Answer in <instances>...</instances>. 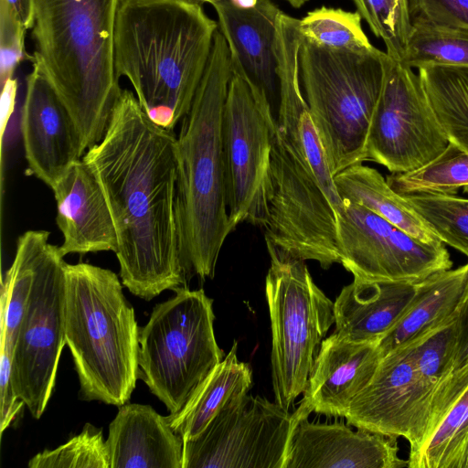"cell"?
Returning a JSON list of instances; mask_svg holds the SVG:
<instances>
[{"label": "cell", "instance_id": "20", "mask_svg": "<svg viewBox=\"0 0 468 468\" xmlns=\"http://www.w3.org/2000/svg\"><path fill=\"white\" fill-rule=\"evenodd\" d=\"M212 6L230 55L265 92L272 109L278 107L276 22L281 9L271 0H258L249 7L221 0Z\"/></svg>", "mask_w": 468, "mask_h": 468}, {"label": "cell", "instance_id": "40", "mask_svg": "<svg viewBox=\"0 0 468 468\" xmlns=\"http://www.w3.org/2000/svg\"><path fill=\"white\" fill-rule=\"evenodd\" d=\"M287 1L292 7L300 8L308 0H285Z\"/></svg>", "mask_w": 468, "mask_h": 468}, {"label": "cell", "instance_id": "26", "mask_svg": "<svg viewBox=\"0 0 468 468\" xmlns=\"http://www.w3.org/2000/svg\"><path fill=\"white\" fill-rule=\"evenodd\" d=\"M418 74L450 142L468 152V66L431 65Z\"/></svg>", "mask_w": 468, "mask_h": 468}, {"label": "cell", "instance_id": "35", "mask_svg": "<svg viewBox=\"0 0 468 468\" xmlns=\"http://www.w3.org/2000/svg\"><path fill=\"white\" fill-rule=\"evenodd\" d=\"M412 24L468 29V0H410Z\"/></svg>", "mask_w": 468, "mask_h": 468}, {"label": "cell", "instance_id": "25", "mask_svg": "<svg viewBox=\"0 0 468 468\" xmlns=\"http://www.w3.org/2000/svg\"><path fill=\"white\" fill-rule=\"evenodd\" d=\"M238 343L199 385L183 409L169 414L166 420L183 441L200 434L216 414L232 398L248 393L252 372L247 363L238 358Z\"/></svg>", "mask_w": 468, "mask_h": 468}, {"label": "cell", "instance_id": "9", "mask_svg": "<svg viewBox=\"0 0 468 468\" xmlns=\"http://www.w3.org/2000/svg\"><path fill=\"white\" fill-rule=\"evenodd\" d=\"M267 249L272 387L275 401L289 410L305 391L320 345L335 323L334 303L314 283L304 261Z\"/></svg>", "mask_w": 468, "mask_h": 468}, {"label": "cell", "instance_id": "7", "mask_svg": "<svg viewBox=\"0 0 468 468\" xmlns=\"http://www.w3.org/2000/svg\"><path fill=\"white\" fill-rule=\"evenodd\" d=\"M456 316L385 355L345 418L357 429L403 437L415 451L440 382L452 370Z\"/></svg>", "mask_w": 468, "mask_h": 468}, {"label": "cell", "instance_id": "33", "mask_svg": "<svg viewBox=\"0 0 468 468\" xmlns=\"http://www.w3.org/2000/svg\"><path fill=\"white\" fill-rule=\"evenodd\" d=\"M29 468H110L102 431L87 423L82 431L54 450H45Z\"/></svg>", "mask_w": 468, "mask_h": 468}, {"label": "cell", "instance_id": "6", "mask_svg": "<svg viewBox=\"0 0 468 468\" xmlns=\"http://www.w3.org/2000/svg\"><path fill=\"white\" fill-rule=\"evenodd\" d=\"M388 58L377 48L331 49L303 37L301 85L333 176L367 161L368 134Z\"/></svg>", "mask_w": 468, "mask_h": 468}, {"label": "cell", "instance_id": "18", "mask_svg": "<svg viewBox=\"0 0 468 468\" xmlns=\"http://www.w3.org/2000/svg\"><path fill=\"white\" fill-rule=\"evenodd\" d=\"M378 342H353L336 333L324 339L304 396L295 411L345 417L352 400L372 379L381 359Z\"/></svg>", "mask_w": 468, "mask_h": 468}, {"label": "cell", "instance_id": "42", "mask_svg": "<svg viewBox=\"0 0 468 468\" xmlns=\"http://www.w3.org/2000/svg\"><path fill=\"white\" fill-rule=\"evenodd\" d=\"M353 3H355L356 0H351Z\"/></svg>", "mask_w": 468, "mask_h": 468}, {"label": "cell", "instance_id": "2", "mask_svg": "<svg viewBox=\"0 0 468 468\" xmlns=\"http://www.w3.org/2000/svg\"><path fill=\"white\" fill-rule=\"evenodd\" d=\"M232 61L219 31L176 136L177 214L186 279H212L221 248L235 229L226 193L222 121Z\"/></svg>", "mask_w": 468, "mask_h": 468}, {"label": "cell", "instance_id": "16", "mask_svg": "<svg viewBox=\"0 0 468 468\" xmlns=\"http://www.w3.org/2000/svg\"><path fill=\"white\" fill-rule=\"evenodd\" d=\"M32 64L21 114L25 157L29 173L52 189L85 151L67 108L39 67Z\"/></svg>", "mask_w": 468, "mask_h": 468}, {"label": "cell", "instance_id": "37", "mask_svg": "<svg viewBox=\"0 0 468 468\" xmlns=\"http://www.w3.org/2000/svg\"><path fill=\"white\" fill-rule=\"evenodd\" d=\"M468 363V278L464 292L457 309L456 343L452 370Z\"/></svg>", "mask_w": 468, "mask_h": 468}, {"label": "cell", "instance_id": "5", "mask_svg": "<svg viewBox=\"0 0 468 468\" xmlns=\"http://www.w3.org/2000/svg\"><path fill=\"white\" fill-rule=\"evenodd\" d=\"M65 338L85 400L122 406L139 378V331L116 273L66 264Z\"/></svg>", "mask_w": 468, "mask_h": 468}, {"label": "cell", "instance_id": "24", "mask_svg": "<svg viewBox=\"0 0 468 468\" xmlns=\"http://www.w3.org/2000/svg\"><path fill=\"white\" fill-rule=\"evenodd\" d=\"M334 182L342 199L366 207L425 244H443L405 197L395 192L377 169L362 164L355 165L336 174Z\"/></svg>", "mask_w": 468, "mask_h": 468}, {"label": "cell", "instance_id": "28", "mask_svg": "<svg viewBox=\"0 0 468 468\" xmlns=\"http://www.w3.org/2000/svg\"><path fill=\"white\" fill-rule=\"evenodd\" d=\"M468 452V388L431 438L409 455L410 468H464Z\"/></svg>", "mask_w": 468, "mask_h": 468}, {"label": "cell", "instance_id": "13", "mask_svg": "<svg viewBox=\"0 0 468 468\" xmlns=\"http://www.w3.org/2000/svg\"><path fill=\"white\" fill-rule=\"evenodd\" d=\"M301 419L266 398L236 396L200 434L184 441L183 468H283Z\"/></svg>", "mask_w": 468, "mask_h": 468}, {"label": "cell", "instance_id": "34", "mask_svg": "<svg viewBox=\"0 0 468 468\" xmlns=\"http://www.w3.org/2000/svg\"><path fill=\"white\" fill-rule=\"evenodd\" d=\"M468 388V363L452 370L440 382L430 403L423 425L420 441L418 448L410 454L420 450L431 438L447 412Z\"/></svg>", "mask_w": 468, "mask_h": 468}, {"label": "cell", "instance_id": "10", "mask_svg": "<svg viewBox=\"0 0 468 468\" xmlns=\"http://www.w3.org/2000/svg\"><path fill=\"white\" fill-rule=\"evenodd\" d=\"M271 193L264 229L267 248L323 269L340 263L337 214L307 161L281 132L272 129Z\"/></svg>", "mask_w": 468, "mask_h": 468}, {"label": "cell", "instance_id": "15", "mask_svg": "<svg viewBox=\"0 0 468 468\" xmlns=\"http://www.w3.org/2000/svg\"><path fill=\"white\" fill-rule=\"evenodd\" d=\"M343 200L337 214L340 263L354 279L378 282H419L452 269L443 244H425L366 207Z\"/></svg>", "mask_w": 468, "mask_h": 468}, {"label": "cell", "instance_id": "12", "mask_svg": "<svg viewBox=\"0 0 468 468\" xmlns=\"http://www.w3.org/2000/svg\"><path fill=\"white\" fill-rule=\"evenodd\" d=\"M43 230L27 307L12 354V384L35 419L46 410L65 338L66 262Z\"/></svg>", "mask_w": 468, "mask_h": 468}, {"label": "cell", "instance_id": "11", "mask_svg": "<svg viewBox=\"0 0 468 468\" xmlns=\"http://www.w3.org/2000/svg\"><path fill=\"white\" fill-rule=\"evenodd\" d=\"M230 57L233 72L222 121L229 215L234 229L242 222L263 228L271 193V136L276 116L265 92Z\"/></svg>", "mask_w": 468, "mask_h": 468}, {"label": "cell", "instance_id": "27", "mask_svg": "<svg viewBox=\"0 0 468 468\" xmlns=\"http://www.w3.org/2000/svg\"><path fill=\"white\" fill-rule=\"evenodd\" d=\"M387 182L401 196L418 193H468V152L451 143L435 159L407 173H391Z\"/></svg>", "mask_w": 468, "mask_h": 468}, {"label": "cell", "instance_id": "8", "mask_svg": "<svg viewBox=\"0 0 468 468\" xmlns=\"http://www.w3.org/2000/svg\"><path fill=\"white\" fill-rule=\"evenodd\" d=\"M174 291L139 331V378L170 414L183 409L225 357L215 337L213 300L203 289Z\"/></svg>", "mask_w": 468, "mask_h": 468}, {"label": "cell", "instance_id": "31", "mask_svg": "<svg viewBox=\"0 0 468 468\" xmlns=\"http://www.w3.org/2000/svg\"><path fill=\"white\" fill-rule=\"evenodd\" d=\"M403 197L443 243L468 257V198L433 193Z\"/></svg>", "mask_w": 468, "mask_h": 468}, {"label": "cell", "instance_id": "32", "mask_svg": "<svg viewBox=\"0 0 468 468\" xmlns=\"http://www.w3.org/2000/svg\"><path fill=\"white\" fill-rule=\"evenodd\" d=\"M355 5L394 60L404 56L412 31L410 0H356Z\"/></svg>", "mask_w": 468, "mask_h": 468}, {"label": "cell", "instance_id": "38", "mask_svg": "<svg viewBox=\"0 0 468 468\" xmlns=\"http://www.w3.org/2000/svg\"><path fill=\"white\" fill-rule=\"evenodd\" d=\"M27 30L34 24V0H0Z\"/></svg>", "mask_w": 468, "mask_h": 468}, {"label": "cell", "instance_id": "22", "mask_svg": "<svg viewBox=\"0 0 468 468\" xmlns=\"http://www.w3.org/2000/svg\"><path fill=\"white\" fill-rule=\"evenodd\" d=\"M418 282H378L357 279L334 303L335 333L353 342H379L412 303Z\"/></svg>", "mask_w": 468, "mask_h": 468}, {"label": "cell", "instance_id": "3", "mask_svg": "<svg viewBox=\"0 0 468 468\" xmlns=\"http://www.w3.org/2000/svg\"><path fill=\"white\" fill-rule=\"evenodd\" d=\"M122 0H34L31 57L67 108L84 151L104 136L122 89L114 31Z\"/></svg>", "mask_w": 468, "mask_h": 468}, {"label": "cell", "instance_id": "41", "mask_svg": "<svg viewBox=\"0 0 468 468\" xmlns=\"http://www.w3.org/2000/svg\"><path fill=\"white\" fill-rule=\"evenodd\" d=\"M464 468H468V452H467V454H466V457H465Z\"/></svg>", "mask_w": 468, "mask_h": 468}, {"label": "cell", "instance_id": "23", "mask_svg": "<svg viewBox=\"0 0 468 468\" xmlns=\"http://www.w3.org/2000/svg\"><path fill=\"white\" fill-rule=\"evenodd\" d=\"M468 278V262L418 282L416 295L397 324L380 339L382 356L449 322L457 314Z\"/></svg>", "mask_w": 468, "mask_h": 468}, {"label": "cell", "instance_id": "1", "mask_svg": "<svg viewBox=\"0 0 468 468\" xmlns=\"http://www.w3.org/2000/svg\"><path fill=\"white\" fill-rule=\"evenodd\" d=\"M82 160L112 214L122 284L146 301L185 284L174 131L154 124L135 94L122 89L103 138Z\"/></svg>", "mask_w": 468, "mask_h": 468}, {"label": "cell", "instance_id": "19", "mask_svg": "<svg viewBox=\"0 0 468 468\" xmlns=\"http://www.w3.org/2000/svg\"><path fill=\"white\" fill-rule=\"evenodd\" d=\"M52 190L57 203L56 222L63 235L61 254L115 253L117 235L109 206L100 183L82 159Z\"/></svg>", "mask_w": 468, "mask_h": 468}, {"label": "cell", "instance_id": "21", "mask_svg": "<svg viewBox=\"0 0 468 468\" xmlns=\"http://www.w3.org/2000/svg\"><path fill=\"white\" fill-rule=\"evenodd\" d=\"M105 446L110 468H183V439L150 405L120 406Z\"/></svg>", "mask_w": 468, "mask_h": 468}, {"label": "cell", "instance_id": "39", "mask_svg": "<svg viewBox=\"0 0 468 468\" xmlns=\"http://www.w3.org/2000/svg\"><path fill=\"white\" fill-rule=\"evenodd\" d=\"M188 1L196 2V3H199V4L207 3L210 5H213L214 3L221 1V0H188ZM231 1L234 2L235 4H237L238 5H240L243 7H249V6L254 5L258 0H231Z\"/></svg>", "mask_w": 468, "mask_h": 468}, {"label": "cell", "instance_id": "36", "mask_svg": "<svg viewBox=\"0 0 468 468\" xmlns=\"http://www.w3.org/2000/svg\"><path fill=\"white\" fill-rule=\"evenodd\" d=\"M26 28L0 2V75L2 85L16 75L26 58Z\"/></svg>", "mask_w": 468, "mask_h": 468}, {"label": "cell", "instance_id": "4", "mask_svg": "<svg viewBox=\"0 0 468 468\" xmlns=\"http://www.w3.org/2000/svg\"><path fill=\"white\" fill-rule=\"evenodd\" d=\"M218 22L188 0H122L114 31V66L144 112H188L208 62Z\"/></svg>", "mask_w": 468, "mask_h": 468}, {"label": "cell", "instance_id": "30", "mask_svg": "<svg viewBox=\"0 0 468 468\" xmlns=\"http://www.w3.org/2000/svg\"><path fill=\"white\" fill-rule=\"evenodd\" d=\"M360 14L342 8L321 6L300 19L303 37L331 49L372 50L375 47L362 28Z\"/></svg>", "mask_w": 468, "mask_h": 468}, {"label": "cell", "instance_id": "14", "mask_svg": "<svg viewBox=\"0 0 468 468\" xmlns=\"http://www.w3.org/2000/svg\"><path fill=\"white\" fill-rule=\"evenodd\" d=\"M449 144L419 74L388 57L368 134L367 160L391 173H407L438 157Z\"/></svg>", "mask_w": 468, "mask_h": 468}, {"label": "cell", "instance_id": "17", "mask_svg": "<svg viewBox=\"0 0 468 468\" xmlns=\"http://www.w3.org/2000/svg\"><path fill=\"white\" fill-rule=\"evenodd\" d=\"M397 438L343 423L322 424L302 418L295 426L283 468H401Z\"/></svg>", "mask_w": 468, "mask_h": 468}, {"label": "cell", "instance_id": "29", "mask_svg": "<svg viewBox=\"0 0 468 468\" xmlns=\"http://www.w3.org/2000/svg\"><path fill=\"white\" fill-rule=\"evenodd\" d=\"M399 62L417 69L431 65L468 66V29L412 24Z\"/></svg>", "mask_w": 468, "mask_h": 468}]
</instances>
